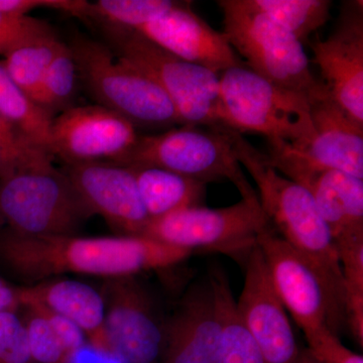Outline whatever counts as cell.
Instances as JSON below:
<instances>
[{
  "instance_id": "cell-1",
  "label": "cell",
  "mask_w": 363,
  "mask_h": 363,
  "mask_svg": "<svg viewBox=\"0 0 363 363\" xmlns=\"http://www.w3.org/2000/svg\"><path fill=\"white\" fill-rule=\"evenodd\" d=\"M192 252L145 236H26L0 228V269L30 286L64 274L133 277L181 264Z\"/></svg>"
},
{
  "instance_id": "cell-2",
  "label": "cell",
  "mask_w": 363,
  "mask_h": 363,
  "mask_svg": "<svg viewBox=\"0 0 363 363\" xmlns=\"http://www.w3.org/2000/svg\"><path fill=\"white\" fill-rule=\"evenodd\" d=\"M233 147L236 159L257 185L260 206L272 228L309 260L344 307V279L337 250L311 193L281 175L266 152L236 131Z\"/></svg>"
},
{
  "instance_id": "cell-3",
  "label": "cell",
  "mask_w": 363,
  "mask_h": 363,
  "mask_svg": "<svg viewBox=\"0 0 363 363\" xmlns=\"http://www.w3.org/2000/svg\"><path fill=\"white\" fill-rule=\"evenodd\" d=\"M219 97L222 125L228 130L293 145L314 135L309 99L272 84L245 63L219 75Z\"/></svg>"
},
{
  "instance_id": "cell-4",
  "label": "cell",
  "mask_w": 363,
  "mask_h": 363,
  "mask_svg": "<svg viewBox=\"0 0 363 363\" xmlns=\"http://www.w3.org/2000/svg\"><path fill=\"white\" fill-rule=\"evenodd\" d=\"M93 212L52 160L0 180V226L26 236L78 235Z\"/></svg>"
},
{
  "instance_id": "cell-5",
  "label": "cell",
  "mask_w": 363,
  "mask_h": 363,
  "mask_svg": "<svg viewBox=\"0 0 363 363\" xmlns=\"http://www.w3.org/2000/svg\"><path fill=\"white\" fill-rule=\"evenodd\" d=\"M223 33L245 66L272 84L311 102L324 85L313 75L304 47L288 30L245 0H219Z\"/></svg>"
},
{
  "instance_id": "cell-6",
  "label": "cell",
  "mask_w": 363,
  "mask_h": 363,
  "mask_svg": "<svg viewBox=\"0 0 363 363\" xmlns=\"http://www.w3.org/2000/svg\"><path fill=\"white\" fill-rule=\"evenodd\" d=\"M79 78L98 101L133 125L166 128L180 124L175 107L154 79L96 40L76 38L71 45Z\"/></svg>"
},
{
  "instance_id": "cell-7",
  "label": "cell",
  "mask_w": 363,
  "mask_h": 363,
  "mask_svg": "<svg viewBox=\"0 0 363 363\" xmlns=\"http://www.w3.org/2000/svg\"><path fill=\"white\" fill-rule=\"evenodd\" d=\"M104 28L116 56L161 86L181 125L225 128L220 118L218 74L179 58L135 30Z\"/></svg>"
},
{
  "instance_id": "cell-8",
  "label": "cell",
  "mask_w": 363,
  "mask_h": 363,
  "mask_svg": "<svg viewBox=\"0 0 363 363\" xmlns=\"http://www.w3.org/2000/svg\"><path fill=\"white\" fill-rule=\"evenodd\" d=\"M121 164H145L203 183L229 181L241 197L257 194L234 152L233 130L183 125L159 135L138 136Z\"/></svg>"
},
{
  "instance_id": "cell-9",
  "label": "cell",
  "mask_w": 363,
  "mask_h": 363,
  "mask_svg": "<svg viewBox=\"0 0 363 363\" xmlns=\"http://www.w3.org/2000/svg\"><path fill=\"white\" fill-rule=\"evenodd\" d=\"M257 194L224 208L195 206L150 220L142 236L183 250H215L245 259L271 229Z\"/></svg>"
},
{
  "instance_id": "cell-10",
  "label": "cell",
  "mask_w": 363,
  "mask_h": 363,
  "mask_svg": "<svg viewBox=\"0 0 363 363\" xmlns=\"http://www.w3.org/2000/svg\"><path fill=\"white\" fill-rule=\"evenodd\" d=\"M314 135L304 145L267 142V159L290 180L306 174L338 171L363 179V126L338 106L326 88L310 102Z\"/></svg>"
},
{
  "instance_id": "cell-11",
  "label": "cell",
  "mask_w": 363,
  "mask_h": 363,
  "mask_svg": "<svg viewBox=\"0 0 363 363\" xmlns=\"http://www.w3.org/2000/svg\"><path fill=\"white\" fill-rule=\"evenodd\" d=\"M272 286L305 337L327 328L338 335L345 312L323 277L274 229L257 238Z\"/></svg>"
},
{
  "instance_id": "cell-12",
  "label": "cell",
  "mask_w": 363,
  "mask_h": 363,
  "mask_svg": "<svg viewBox=\"0 0 363 363\" xmlns=\"http://www.w3.org/2000/svg\"><path fill=\"white\" fill-rule=\"evenodd\" d=\"M109 355L123 363H162L166 323L149 290L133 277L104 279Z\"/></svg>"
},
{
  "instance_id": "cell-13",
  "label": "cell",
  "mask_w": 363,
  "mask_h": 363,
  "mask_svg": "<svg viewBox=\"0 0 363 363\" xmlns=\"http://www.w3.org/2000/svg\"><path fill=\"white\" fill-rule=\"evenodd\" d=\"M138 136L130 121L106 107H72L52 119V156L65 166L94 162L121 164L135 147Z\"/></svg>"
},
{
  "instance_id": "cell-14",
  "label": "cell",
  "mask_w": 363,
  "mask_h": 363,
  "mask_svg": "<svg viewBox=\"0 0 363 363\" xmlns=\"http://www.w3.org/2000/svg\"><path fill=\"white\" fill-rule=\"evenodd\" d=\"M322 84L338 106L363 126V4L344 2L326 40L309 42Z\"/></svg>"
},
{
  "instance_id": "cell-15",
  "label": "cell",
  "mask_w": 363,
  "mask_h": 363,
  "mask_svg": "<svg viewBox=\"0 0 363 363\" xmlns=\"http://www.w3.org/2000/svg\"><path fill=\"white\" fill-rule=\"evenodd\" d=\"M243 262L245 283L236 302L241 321L259 346L264 363H296L301 350L259 245Z\"/></svg>"
},
{
  "instance_id": "cell-16",
  "label": "cell",
  "mask_w": 363,
  "mask_h": 363,
  "mask_svg": "<svg viewBox=\"0 0 363 363\" xmlns=\"http://www.w3.org/2000/svg\"><path fill=\"white\" fill-rule=\"evenodd\" d=\"M63 171L93 214L104 217L121 235L142 236L150 217L128 167L94 162L67 164Z\"/></svg>"
},
{
  "instance_id": "cell-17",
  "label": "cell",
  "mask_w": 363,
  "mask_h": 363,
  "mask_svg": "<svg viewBox=\"0 0 363 363\" xmlns=\"http://www.w3.org/2000/svg\"><path fill=\"white\" fill-rule=\"evenodd\" d=\"M135 32L179 58L218 75L243 63L224 33L195 13L189 1L179 2L159 20Z\"/></svg>"
},
{
  "instance_id": "cell-18",
  "label": "cell",
  "mask_w": 363,
  "mask_h": 363,
  "mask_svg": "<svg viewBox=\"0 0 363 363\" xmlns=\"http://www.w3.org/2000/svg\"><path fill=\"white\" fill-rule=\"evenodd\" d=\"M221 340L211 286L198 284L166 323L162 363H221Z\"/></svg>"
},
{
  "instance_id": "cell-19",
  "label": "cell",
  "mask_w": 363,
  "mask_h": 363,
  "mask_svg": "<svg viewBox=\"0 0 363 363\" xmlns=\"http://www.w3.org/2000/svg\"><path fill=\"white\" fill-rule=\"evenodd\" d=\"M18 305L37 304L61 315L84 333L94 350L109 355L105 304L99 290L77 279L52 278L16 286Z\"/></svg>"
},
{
  "instance_id": "cell-20",
  "label": "cell",
  "mask_w": 363,
  "mask_h": 363,
  "mask_svg": "<svg viewBox=\"0 0 363 363\" xmlns=\"http://www.w3.org/2000/svg\"><path fill=\"white\" fill-rule=\"evenodd\" d=\"M294 182L311 193L336 247L363 241V179L328 169Z\"/></svg>"
},
{
  "instance_id": "cell-21",
  "label": "cell",
  "mask_w": 363,
  "mask_h": 363,
  "mask_svg": "<svg viewBox=\"0 0 363 363\" xmlns=\"http://www.w3.org/2000/svg\"><path fill=\"white\" fill-rule=\"evenodd\" d=\"M143 207L150 220L186 208L201 206L206 184L157 167L130 164Z\"/></svg>"
},
{
  "instance_id": "cell-22",
  "label": "cell",
  "mask_w": 363,
  "mask_h": 363,
  "mask_svg": "<svg viewBox=\"0 0 363 363\" xmlns=\"http://www.w3.org/2000/svg\"><path fill=\"white\" fill-rule=\"evenodd\" d=\"M209 284L221 323V363H264L259 346L238 315L225 274L212 272Z\"/></svg>"
},
{
  "instance_id": "cell-23",
  "label": "cell",
  "mask_w": 363,
  "mask_h": 363,
  "mask_svg": "<svg viewBox=\"0 0 363 363\" xmlns=\"http://www.w3.org/2000/svg\"><path fill=\"white\" fill-rule=\"evenodd\" d=\"M61 44L49 28L23 40L4 55L2 65L9 77L35 104L39 101L45 73Z\"/></svg>"
},
{
  "instance_id": "cell-24",
  "label": "cell",
  "mask_w": 363,
  "mask_h": 363,
  "mask_svg": "<svg viewBox=\"0 0 363 363\" xmlns=\"http://www.w3.org/2000/svg\"><path fill=\"white\" fill-rule=\"evenodd\" d=\"M0 114L33 145L52 156L54 118L13 82L2 63H0Z\"/></svg>"
},
{
  "instance_id": "cell-25",
  "label": "cell",
  "mask_w": 363,
  "mask_h": 363,
  "mask_svg": "<svg viewBox=\"0 0 363 363\" xmlns=\"http://www.w3.org/2000/svg\"><path fill=\"white\" fill-rule=\"evenodd\" d=\"M245 4L285 28L301 43L330 18L329 0H245Z\"/></svg>"
},
{
  "instance_id": "cell-26",
  "label": "cell",
  "mask_w": 363,
  "mask_h": 363,
  "mask_svg": "<svg viewBox=\"0 0 363 363\" xmlns=\"http://www.w3.org/2000/svg\"><path fill=\"white\" fill-rule=\"evenodd\" d=\"M171 0H98L88 2L84 18L108 28L135 30L159 20L178 6Z\"/></svg>"
},
{
  "instance_id": "cell-27",
  "label": "cell",
  "mask_w": 363,
  "mask_h": 363,
  "mask_svg": "<svg viewBox=\"0 0 363 363\" xmlns=\"http://www.w3.org/2000/svg\"><path fill=\"white\" fill-rule=\"evenodd\" d=\"M78 80V68L71 48L62 43L45 73L38 104L52 118L68 111L73 107Z\"/></svg>"
},
{
  "instance_id": "cell-28",
  "label": "cell",
  "mask_w": 363,
  "mask_h": 363,
  "mask_svg": "<svg viewBox=\"0 0 363 363\" xmlns=\"http://www.w3.org/2000/svg\"><path fill=\"white\" fill-rule=\"evenodd\" d=\"M49 160L51 155L33 145L0 114V180Z\"/></svg>"
},
{
  "instance_id": "cell-29",
  "label": "cell",
  "mask_w": 363,
  "mask_h": 363,
  "mask_svg": "<svg viewBox=\"0 0 363 363\" xmlns=\"http://www.w3.org/2000/svg\"><path fill=\"white\" fill-rule=\"evenodd\" d=\"M18 310L23 312L18 315L33 363H71L72 357L45 318L30 307Z\"/></svg>"
},
{
  "instance_id": "cell-30",
  "label": "cell",
  "mask_w": 363,
  "mask_h": 363,
  "mask_svg": "<svg viewBox=\"0 0 363 363\" xmlns=\"http://www.w3.org/2000/svg\"><path fill=\"white\" fill-rule=\"evenodd\" d=\"M0 363H33L18 311L0 313Z\"/></svg>"
},
{
  "instance_id": "cell-31",
  "label": "cell",
  "mask_w": 363,
  "mask_h": 363,
  "mask_svg": "<svg viewBox=\"0 0 363 363\" xmlns=\"http://www.w3.org/2000/svg\"><path fill=\"white\" fill-rule=\"evenodd\" d=\"M308 352L320 363H363V357L343 345L327 327L306 337Z\"/></svg>"
},
{
  "instance_id": "cell-32",
  "label": "cell",
  "mask_w": 363,
  "mask_h": 363,
  "mask_svg": "<svg viewBox=\"0 0 363 363\" xmlns=\"http://www.w3.org/2000/svg\"><path fill=\"white\" fill-rule=\"evenodd\" d=\"M49 28L45 21L28 16L0 13V54L4 56L16 45Z\"/></svg>"
},
{
  "instance_id": "cell-33",
  "label": "cell",
  "mask_w": 363,
  "mask_h": 363,
  "mask_svg": "<svg viewBox=\"0 0 363 363\" xmlns=\"http://www.w3.org/2000/svg\"><path fill=\"white\" fill-rule=\"evenodd\" d=\"M21 307H30L40 313L72 358L75 357L82 348H84L86 343H88L84 333L75 324L72 323L61 315L56 314V313L48 310L47 308L37 304H26Z\"/></svg>"
},
{
  "instance_id": "cell-34",
  "label": "cell",
  "mask_w": 363,
  "mask_h": 363,
  "mask_svg": "<svg viewBox=\"0 0 363 363\" xmlns=\"http://www.w3.org/2000/svg\"><path fill=\"white\" fill-rule=\"evenodd\" d=\"M88 2L82 0H0V13L28 16L37 9H52L84 18Z\"/></svg>"
},
{
  "instance_id": "cell-35",
  "label": "cell",
  "mask_w": 363,
  "mask_h": 363,
  "mask_svg": "<svg viewBox=\"0 0 363 363\" xmlns=\"http://www.w3.org/2000/svg\"><path fill=\"white\" fill-rule=\"evenodd\" d=\"M18 296H16V286L9 283L0 277V313L6 311H18Z\"/></svg>"
},
{
  "instance_id": "cell-36",
  "label": "cell",
  "mask_w": 363,
  "mask_h": 363,
  "mask_svg": "<svg viewBox=\"0 0 363 363\" xmlns=\"http://www.w3.org/2000/svg\"><path fill=\"white\" fill-rule=\"evenodd\" d=\"M297 363H320L318 362L314 357L308 352L307 350H301L300 355H298Z\"/></svg>"
},
{
  "instance_id": "cell-37",
  "label": "cell",
  "mask_w": 363,
  "mask_h": 363,
  "mask_svg": "<svg viewBox=\"0 0 363 363\" xmlns=\"http://www.w3.org/2000/svg\"><path fill=\"white\" fill-rule=\"evenodd\" d=\"M0 228H1V226H0Z\"/></svg>"
},
{
  "instance_id": "cell-38",
  "label": "cell",
  "mask_w": 363,
  "mask_h": 363,
  "mask_svg": "<svg viewBox=\"0 0 363 363\" xmlns=\"http://www.w3.org/2000/svg\"><path fill=\"white\" fill-rule=\"evenodd\" d=\"M296 363H297V362H296Z\"/></svg>"
}]
</instances>
